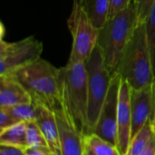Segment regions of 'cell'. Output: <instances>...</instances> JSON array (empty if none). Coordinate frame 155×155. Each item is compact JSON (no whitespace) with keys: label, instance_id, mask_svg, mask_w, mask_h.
I'll return each mask as SVG.
<instances>
[{"label":"cell","instance_id":"1","mask_svg":"<svg viewBox=\"0 0 155 155\" xmlns=\"http://www.w3.org/2000/svg\"><path fill=\"white\" fill-rule=\"evenodd\" d=\"M115 74L126 80L133 89H141L153 84L155 70L145 23L137 25L121 57Z\"/></svg>","mask_w":155,"mask_h":155},{"label":"cell","instance_id":"2","mask_svg":"<svg viewBox=\"0 0 155 155\" xmlns=\"http://www.w3.org/2000/svg\"><path fill=\"white\" fill-rule=\"evenodd\" d=\"M10 74L27 90L33 103L47 106L52 110L61 104L60 68L55 67L49 61L41 57Z\"/></svg>","mask_w":155,"mask_h":155},{"label":"cell","instance_id":"3","mask_svg":"<svg viewBox=\"0 0 155 155\" xmlns=\"http://www.w3.org/2000/svg\"><path fill=\"white\" fill-rule=\"evenodd\" d=\"M139 25L134 0L121 12L110 17L100 29L97 45L101 48L106 66L114 74L121 57Z\"/></svg>","mask_w":155,"mask_h":155},{"label":"cell","instance_id":"4","mask_svg":"<svg viewBox=\"0 0 155 155\" xmlns=\"http://www.w3.org/2000/svg\"><path fill=\"white\" fill-rule=\"evenodd\" d=\"M61 103L65 106L78 129L88 134V87L85 62L72 61L60 67Z\"/></svg>","mask_w":155,"mask_h":155},{"label":"cell","instance_id":"5","mask_svg":"<svg viewBox=\"0 0 155 155\" xmlns=\"http://www.w3.org/2000/svg\"><path fill=\"white\" fill-rule=\"evenodd\" d=\"M85 68L88 87L87 125L88 134H91L108 94L114 74L106 66L103 52L98 45L85 62Z\"/></svg>","mask_w":155,"mask_h":155},{"label":"cell","instance_id":"6","mask_svg":"<svg viewBox=\"0 0 155 155\" xmlns=\"http://www.w3.org/2000/svg\"><path fill=\"white\" fill-rule=\"evenodd\" d=\"M67 25L72 35L69 60L86 62L97 45L100 30L93 24L82 5L76 2H73Z\"/></svg>","mask_w":155,"mask_h":155},{"label":"cell","instance_id":"7","mask_svg":"<svg viewBox=\"0 0 155 155\" xmlns=\"http://www.w3.org/2000/svg\"><path fill=\"white\" fill-rule=\"evenodd\" d=\"M43 49L42 42L33 35L13 43L1 39L0 75L10 74L41 58Z\"/></svg>","mask_w":155,"mask_h":155},{"label":"cell","instance_id":"8","mask_svg":"<svg viewBox=\"0 0 155 155\" xmlns=\"http://www.w3.org/2000/svg\"><path fill=\"white\" fill-rule=\"evenodd\" d=\"M120 75L114 74L93 133L117 146V114Z\"/></svg>","mask_w":155,"mask_h":155},{"label":"cell","instance_id":"9","mask_svg":"<svg viewBox=\"0 0 155 155\" xmlns=\"http://www.w3.org/2000/svg\"><path fill=\"white\" fill-rule=\"evenodd\" d=\"M54 111L59 128L62 155H84V134L78 129L65 106L61 103Z\"/></svg>","mask_w":155,"mask_h":155},{"label":"cell","instance_id":"10","mask_svg":"<svg viewBox=\"0 0 155 155\" xmlns=\"http://www.w3.org/2000/svg\"><path fill=\"white\" fill-rule=\"evenodd\" d=\"M130 101L133 139L155 114L154 82L141 89L131 88Z\"/></svg>","mask_w":155,"mask_h":155},{"label":"cell","instance_id":"11","mask_svg":"<svg viewBox=\"0 0 155 155\" xmlns=\"http://www.w3.org/2000/svg\"><path fill=\"white\" fill-rule=\"evenodd\" d=\"M130 93V84L126 80L120 76L116 147L121 155H126L132 139V112Z\"/></svg>","mask_w":155,"mask_h":155},{"label":"cell","instance_id":"12","mask_svg":"<svg viewBox=\"0 0 155 155\" xmlns=\"http://www.w3.org/2000/svg\"><path fill=\"white\" fill-rule=\"evenodd\" d=\"M36 106L37 114L35 123L45 137L52 154L62 155L60 134L54 111L42 104H36Z\"/></svg>","mask_w":155,"mask_h":155},{"label":"cell","instance_id":"13","mask_svg":"<svg viewBox=\"0 0 155 155\" xmlns=\"http://www.w3.org/2000/svg\"><path fill=\"white\" fill-rule=\"evenodd\" d=\"M31 103V95L16 78L12 74L0 75V107Z\"/></svg>","mask_w":155,"mask_h":155},{"label":"cell","instance_id":"14","mask_svg":"<svg viewBox=\"0 0 155 155\" xmlns=\"http://www.w3.org/2000/svg\"><path fill=\"white\" fill-rule=\"evenodd\" d=\"M81 5L99 30L107 23L110 17L111 0H84Z\"/></svg>","mask_w":155,"mask_h":155},{"label":"cell","instance_id":"15","mask_svg":"<svg viewBox=\"0 0 155 155\" xmlns=\"http://www.w3.org/2000/svg\"><path fill=\"white\" fill-rule=\"evenodd\" d=\"M0 145L26 148V123L20 122L0 131Z\"/></svg>","mask_w":155,"mask_h":155},{"label":"cell","instance_id":"16","mask_svg":"<svg viewBox=\"0 0 155 155\" xmlns=\"http://www.w3.org/2000/svg\"><path fill=\"white\" fill-rule=\"evenodd\" d=\"M155 135V114L132 139L126 155H141Z\"/></svg>","mask_w":155,"mask_h":155},{"label":"cell","instance_id":"17","mask_svg":"<svg viewBox=\"0 0 155 155\" xmlns=\"http://www.w3.org/2000/svg\"><path fill=\"white\" fill-rule=\"evenodd\" d=\"M84 142L94 155H121L115 145L94 133L84 134Z\"/></svg>","mask_w":155,"mask_h":155},{"label":"cell","instance_id":"18","mask_svg":"<svg viewBox=\"0 0 155 155\" xmlns=\"http://www.w3.org/2000/svg\"><path fill=\"white\" fill-rule=\"evenodd\" d=\"M5 108L9 114L15 119L16 123L25 122H35L37 114V106L35 103L18 104L11 107H2Z\"/></svg>","mask_w":155,"mask_h":155},{"label":"cell","instance_id":"19","mask_svg":"<svg viewBox=\"0 0 155 155\" xmlns=\"http://www.w3.org/2000/svg\"><path fill=\"white\" fill-rule=\"evenodd\" d=\"M26 142L27 147L41 148L50 151L47 141L35 122L26 123Z\"/></svg>","mask_w":155,"mask_h":155},{"label":"cell","instance_id":"20","mask_svg":"<svg viewBox=\"0 0 155 155\" xmlns=\"http://www.w3.org/2000/svg\"><path fill=\"white\" fill-rule=\"evenodd\" d=\"M145 28H146L148 44L151 50L155 70V1L150 10L147 20L145 22Z\"/></svg>","mask_w":155,"mask_h":155},{"label":"cell","instance_id":"21","mask_svg":"<svg viewBox=\"0 0 155 155\" xmlns=\"http://www.w3.org/2000/svg\"><path fill=\"white\" fill-rule=\"evenodd\" d=\"M154 1L155 0H134L139 24H143L146 22Z\"/></svg>","mask_w":155,"mask_h":155},{"label":"cell","instance_id":"22","mask_svg":"<svg viewBox=\"0 0 155 155\" xmlns=\"http://www.w3.org/2000/svg\"><path fill=\"white\" fill-rule=\"evenodd\" d=\"M17 124L15 119L5 109L0 107V131H3L14 124Z\"/></svg>","mask_w":155,"mask_h":155},{"label":"cell","instance_id":"23","mask_svg":"<svg viewBox=\"0 0 155 155\" xmlns=\"http://www.w3.org/2000/svg\"><path fill=\"white\" fill-rule=\"evenodd\" d=\"M132 1L133 0H111L110 17L115 15L117 13H119L122 10H124Z\"/></svg>","mask_w":155,"mask_h":155},{"label":"cell","instance_id":"24","mask_svg":"<svg viewBox=\"0 0 155 155\" xmlns=\"http://www.w3.org/2000/svg\"><path fill=\"white\" fill-rule=\"evenodd\" d=\"M0 155H25L24 150L13 146H0Z\"/></svg>","mask_w":155,"mask_h":155},{"label":"cell","instance_id":"25","mask_svg":"<svg viewBox=\"0 0 155 155\" xmlns=\"http://www.w3.org/2000/svg\"><path fill=\"white\" fill-rule=\"evenodd\" d=\"M24 150L25 155H53L52 153L45 149L35 148V147H26Z\"/></svg>","mask_w":155,"mask_h":155},{"label":"cell","instance_id":"26","mask_svg":"<svg viewBox=\"0 0 155 155\" xmlns=\"http://www.w3.org/2000/svg\"><path fill=\"white\" fill-rule=\"evenodd\" d=\"M141 155H155V135Z\"/></svg>","mask_w":155,"mask_h":155},{"label":"cell","instance_id":"27","mask_svg":"<svg viewBox=\"0 0 155 155\" xmlns=\"http://www.w3.org/2000/svg\"><path fill=\"white\" fill-rule=\"evenodd\" d=\"M4 33H5V27H4V25L2 24L1 25V39H3L4 37Z\"/></svg>","mask_w":155,"mask_h":155},{"label":"cell","instance_id":"28","mask_svg":"<svg viewBox=\"0 0 155 155\" xmlns=\"http://www.w3.org/2000/svg\"><path fill=\"white\" fill-rule=\"evenodd\" d=\"M84 146H85V145H84ZM84 155H94V154H93V153H91V152H90V151L85 147V150H84Z\"/></svg>","mask_w":155,"mask_h":155},{"label":"cell","instance_id":"29","mask_svg":"<svg viewBox=\"0 0 155 155\" xmlns=\"http://www.w3.org/2000/svg\"><path fill=\"white\" fill-rule=\"evenodd\" d=\"M84 0H73V2H76V3H79V4H82Z\"/></svg>","mask_w":155,"mask_h":155},{"label":"cell","instance_id":"30","mask_svg":"<svg viewBox=\"0 0 155 155\" xmlns=\"http://www.w3.org/2000/svg\"><path fill=\"white\" fill-rule=\"evenodd\" d=\"M154 91H155V79H154Z\"/></svg>","mask_w":155,"mask_h":155}]
</instances>
